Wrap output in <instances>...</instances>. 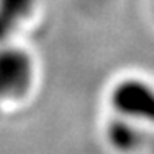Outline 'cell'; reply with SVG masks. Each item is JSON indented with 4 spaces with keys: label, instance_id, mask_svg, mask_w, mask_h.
<instances>
[{
    "label": "cell",
    "instance_id": "7a4b0ae2",
    "mask_svg": "<svg viewBox=\"0 0 154 154\" xmlns=\"http://www.w3.org/2000/svg\"><path fill=\"white\" fill-rule=\"evenodd\" d=\"M36 82V60L31 51L14 43L0 45V108L28 98Z\"/></svg>",
    "mask_w": 154,
    "mask_h": 154
},
{
    "label": "cell",
    "instance_id": "277c9868",
    "mask_svg": "<svg viewBox=\"0 0 154 154\" xmlns=\"http://www.w3.org/2000/svg\"><path fill=\"white\" fill-rule=\"evenodd\" d=\"M34 11V0H0V19L17 29Z\"/></svg>",
    "mask_w": 154,
    "mask_h": 154
},
{
    "label": "cell",
    "instance_id": "3957f363",
    "mask_svg": "<svg viewBox=\"0 0 154 154\" xmlns=\"http://www.w3.org/2000/svg\"><path fill=\"white\" fill-rule=\"evenodd\" d=\"M147 137L149 127L113 113L103 125V139L106 146L116 154L140 152L147 144Z\"/></svg>",
    "mask_w": 154,
    "mask_h": 154
},
{
    "label": "cell",
    "instance_id": "5b68a950",
    "mask_svg": "<svg viewBox=\"0 0 154 154\" xmlns=\"http://www.w3.org/2000/svg\"><path fill=\"white\" fill-rule=\"evenodd\" d=\"M152 14H154V0H152Z\"/></svg>",
    "mask_w": 154,
    "mask_h": 154
},
{
    "label": "cell",
    "instance_id": "6da1fadb",
    "mask_svg": "<svg viewBox=\"0 0 154 154\" xmlns=\"http://www.w3.org/2000/svg\"><path fill=\"white\" fill-rule=\"evenodd\" d=\"M106 101L113 115L154 127V82L147 77L122 75L108 89Z\"/></svg>",
    "mask_w": 154,
    "mask_h": 154
}]
</instances>
